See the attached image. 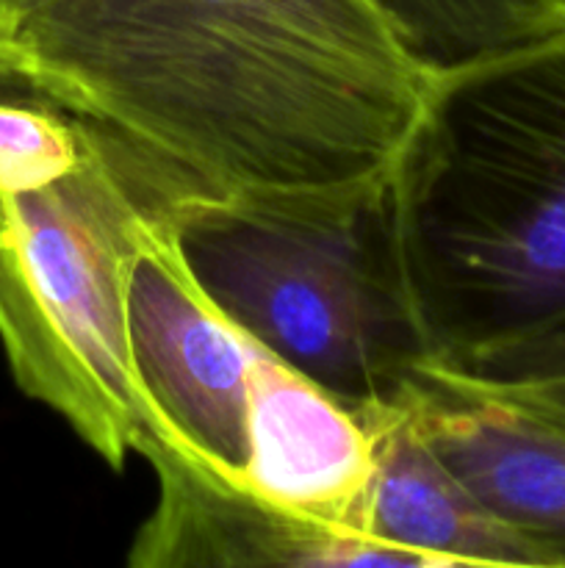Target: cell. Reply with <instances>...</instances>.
<instances>
[{"label":"cell","instance_id":"6da1fadb","mask_svg":"<svg viewBox=\"0 0 565 568\" xmlns=\"http://www.w3.org/2000/svg\"><path fill=\"white\" fill-rule=\"evenodd\" d=\"M11 72L166 200L388 175L438 81L366 0H37Z\"/></svg>","mask_w":565,"mask_h":568},{"label":"cell","instance_id":"7a4b0ae2","mask_svg":"<svg viewBox=\"0 0 565 568\" xmlns=\"http://www.w3.org/2000/svg\"><path fill=\"white\" fill-rule=\"evenodd\" d=\"M391 194L432 361L565 316V31L438 75Z\"/></svg>","mask_w":565,"mask_h":568},{"label":"cell","instance_id":"3957f363","mask_svg":"<svg viewBox=\"0 0 565 568\" xmlns=\"http://www.w3.org/2000/svg\"><path fill=\"white\" fill-rule=\"evenodd\" d=\"M170 200L105 133L0 78V344L17 386L111 469L153 425L125 331L127 261Z\"/></svg>","mask_w":565,"mask_h":568},{"label":"cell","instance_id":"277c9868","mask_svg":"<svg viewBox=\"0 0 565 568\" xmlns=\"http://www.w3.org/2000/svg\"><path fill=\"white\" fill-rule=\"evenodd\" d=\"M391 172L166 205L188 270L233 325L352 408L393 403L432 361L404 281Z\"/></svg>","mask_w":565,"mask_h":568},{"label":"cell","instance_id":"5b68a950","mask_svg":"<svg viewBox=\"0 0 565 568\" xmlns=\"http://www.w3.org/2000/svg\"><path fill=\"white\" fill-rule=\"evenodd\" d=\"M166 205L144 222L127 261L133 372L153 410L150 430L242 483L249 466L247 369L260 347L188 270Z\"/></svg>","mask_w":565,"mask_h":568},{"label":"cell","instance_id":"8992f818","mask_svg":"<svg viewBox=\"0 0 565 568\" xmlns=\"http://www.w3.org/2000/svg\"><path fill=\"white\" fill-rule=\"evenodd\" d=\"M443 464L565 568V405L427 361L399 394Z\"/></svg>","mask_w":565,"mask_h":568},{"label":"cell","instance_id":"52a82bcc","mask_svg":"<svg viewBox=\"0 0 565 568\" xmlns=\"http://www.w3.org/2000/svg\"><path fill=\"white\" fill-rule=\"evenodd\" d=\"M136 453L158 475V503L131 544L133 568H430L419 555L282 508L153 430Z\"/></svg>","mask_w":565,"mask_h":568},{"label":"cell","instance_id":"ba28073f","mask_svg":"<svg viewBox=\"0 0 565 568\" xmlns=\"http://www.w3.org/2000/svg\"><path fill=\"white\" fill-rule=\"evenodd\" d=\"M247 394L244 486L282 508L363 536L374 469V442L363 408L336 399L266 349L249 364Z\"/></svg>","mask_w":565,"mask_h":568},{"label":"cell","instance_id":"9c48e42d","mask_svg":"<svg viewBox=\"0 0 565 568\" xmlns=\"http://www.w3.org/2000/svg\"><path fill=\"white\" fill-rule=\"evenodd\" d=\"M374 442L363 536L419 555L430 568H552L546 552L499 519L443 464L402 397L363 408Z\"/></svg>","mask_w":565,"mask_h":568},{"label":"cell","instance_id":"30bf717a","mask_svg":"<svg viewBox=\"0 0 565 568\" xmlns=\"http://www.w3.org/2000/svg\"><path fill=\"white\" fill-rule=\"evenodd\" d=\"M432 72L510 53L565 31L559 0H366Z\"/></svg>","mask_w":565,"mask_h":568},{"label":"cell","instance_id":"8fae6325","mask_svg":"<svg viewBox=\"0 0 565 568\" xmlns=\"http://www.w3.org/2000/svg\"><path fill=\"white\" fill-rule=\"evenodd\" d=\"M452 366L463 375L499 386H541L565 381V316L469 358L452 361Z\"/></svg>","mask_w":565,"mask_h":568},{"label":"cell","instance_id":"7c38bea8","mask_svg":"<svg viewBox=\"0 0 565 568\" xmlns=\"http://www.w3.org/2000/svg\"><path fill=\"white\" fill-rule=\"evenodd\" d=\"M11 33H14V20L0 11V78L11 72Z\"/></svg>","mask_w":565,"mask_h":568},{"label":"cell","instance_id":"4fadbf2b","mask_svg":"<svg viewBox=\"0 0 565 568\" xmlns=\"http://www.w3.org/2000/svg\"><path fill=\"white\" fill-rule=\"evenodd\" d=\"M499 386V383H496ZM507 388H521V392L537 394L543 399H552V403L565 405V381H554V383H541V386H507Z\"/></svg>","mask_w":565,"mask_h":568},{"label":"cell","instance_id":"5bb4252c","mask_svg":"<svg viewBox=\"0 0 565 568\" xmlns=\"http://www.w3.org/2000/svg\"><path fill=\"white\" fill-rule=\"evenodd\" d=\"M31 3H37V0H0V11L17 22V17H20Z\"/></svg>","mask_w":565,"mask_h":568},{"label":"cell","instance_id":"9a60e30c","mask_svg":"<svg viewBox=\"0 0 565 568\" xmlns=\"http://www.w3.org/2000/svg\"><path fill=\"white\" fill-rule=\"evenodd\" d=\"M559 3H563V6H565V0H559Z\"/></svg>","mask_w":565,"mask_h":568}]
</instances>
